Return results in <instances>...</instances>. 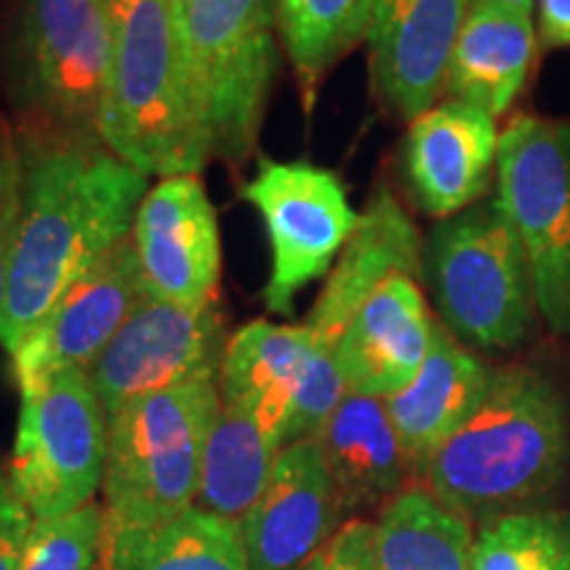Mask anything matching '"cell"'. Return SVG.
I'll use <instances>...</instances> for the list:
<instances>
[{"label": "cell", "mask_w": 570, "mask_h": 570, "mask_svg": "<svg viewBox=\"0 0 570 570\" xmlns=\"http://www.w3.org/2000/svg\"><path fill=\"white\" fill-rule=\"evenodd\" d=\"M21 204L0 346L17 352L63 291L132 233L148 175L101 138L21 132Z\"/></svg>", "instance_id": "1"}, {"label": "cell", "mask_w": 570, "mask_h": 570, "mask_svg": "<svg viewBox=\"0 0 570 570\" xmlns=\"http://www.w3.org/2000/svg\"><path fill=\"white\" fill-rule=\"evenodd\" d=\"M570 468V407L560 383L531 362L494 367L487 396L439 449L423 487L473 525L541 510Z\"/></svg>", "instance_id": "2"}, {"label": "cell", "mask_w": 570, "mask_h": 570, "mask_svg": "<svg viewBox=\"0 0 570 570\" xmlns=\"http://www.w3.org/2000/svg\"><path fill=\"white\" fill-rule=\"evenodd\" d=\"M111 69L101 140L148 177L198 175L212 161L177 0H101Z\"/></svg>", "instance_id": "3"}, {"label": "cell", "mask_w": 570, "mask_h": 570, "mask_svg": "<svg viewBox=\"0 0 570 570\" xmlns=\"http://www.w3.org/2000/svg\"><path fill=\"white\" fill-rule=\"evenodd\" d=\"M111 32L101 0H13L0 77L17 130L101 138Z\"/></svg>", "instance_id": "4"}, {"label": "cell", "mask_w": 570, "mask_h": 570, "mask_svg": "<svg viewBox=\"0 0 570 570\" xmlns=\"http://www.w3.org/2000/svg\"><path fill=\"white\" fill-rule=\"evenodd\" d=\"M420 281L439 323L473 352H515L537 333L529 256L494 196L433 225Z\"/></svg>", "instance_id": "5"}, {"label": "cell", "mask_w": 570, "mask_h": 570, "mask_svg": "<svg viewBox=\"0 0 570 570\" xmlns=\"http://www.w3.org/2000/svg\"><path fill=\"white\" fill-rule=\"evenodd\" d=\"M219 407V381H198L130 399L111 412L101 489L109 533L154 529L194 508Z\"/></svg>", "instance_id": "6"}, {"label": "cell", "mask_w": 570, "mask_h": 570, "mask_svg": "<svg viewBox=\"0 0 570 570\" xmlns=\"http://www.w3.org/2000/svg\"><path fill=\"white\" fill-rule=\"evenodd\" d=\"M212 159L256 151L277 71V0H177Z\"/></svg>", "instance_id": "7"}, {"label": "cell", "mask_w": 570, "mask_h": 570, "mask_svg": "<svg viewBox=\"0 0 570 570\" xmlns=\"http://www.w3.org/2000/svg\"><path fill=\"white\" fill-rule=\"evenodd\" d=\"M494 198L529 256L539 317L570 341V119H510L499 135Z\"/></svg>", "instance_id": "8"}, {"label": "cell", "mask_w": 570, "mask_h": 570, "mask_svg": "<svg viewBox=\"0 0 570 570\" xmlns=\"http://www.w3.org/2000/svg\"><path fill=\"white\" fill-rule=\"evenodd\" d=\"M109 458V412L88 373H63L21 394L9 475L35 518L96 502Z\"/></svg>", "instance_id": "9"}, {"label": "cell", "mask_w": 570, "mask_h": 570, "mask_svg": "<svg viewBox=\"0 0 570 570\" xmlns=\"http://www.w3.org/2000/svg\"><path fill=\"white\" fill-rule=\"evenodd\" d=\"M219 394L288 446L323 433L344 402L346 383L333 346L309 327L254 320L227 341Z\"/></svg>", "instance_id": "10"}, {"label": "cell", "mask_w": 570, "mask_h": 570, "mask_svg": "<svg viewBox=\"0 0 570 570\" xmlns=\"http://www.w3.org/2000/svg\"><path fill=\"white\" fill-rule=\"evenodd\" d=\"M244 198L259 212L273 254L262 298L275 315H291L298 291L331 275L360 212L338 175L309 161L262 159Z\"/></svg>", "instance_id": "11"}, {"label": "cell", "mask_w": 570, "mask_h": 570, "mask_svg": "<svg viewBox=\"0 0 570 570\" xmlns=\"http://www.w3.org/2000/svg\"><path fill=\"white\" fill-rule=\"evenodd\" d=\"M219 298L177 306L148 296L88 370L106 412L130 399L198 381H219L227 352Z\"/></svg>", "instance_id": "12"}, {"label": "cell", "mask_w": 570, "mask_h": 570, "mask_svg": "<svg viewBox=\"0 0 570 570\" xmlns=\"http://www.w3.org/2000/svg\"><path fill=\"white\" fill-rule=\"evenodd\" d=\"M146 298L138 254L127 235L56 298L11 354L19 396L56 375L88 373Z\"/></svg>", "instance_id": "13"}, {"label": "cell", "mask_w": 570, "mask_h": 570, "mask_svg": "<svg viewBox=\"0 0 570 570\" xmlns=\"http://www.w3.org/2000/svg\"><path fill=\"white\" fill-rule=\"evenodd\" d=\"M130 238L148 296L177 306L217 302L223 244L202 177H161L148 188Z\"/></svg>", "instance_id": "14"}, {"label": "cell", "mask_w": 570, "mask_h": 570, "mask_svg": "<svg viewBox=\"0 0 570 570\" xmlns=\"http://www.w3.org/2000/svg\"><path fill=\"white\" fill-rule=\"evenodd\" d=\"M475 0H375L370 77L391 117L415 122L444 96L449 56Z\"/></svg>", "instance_id": "15"}, {"label": "cell", "mask_w": 570, "mask_h": 570, "mask_svg": "<svg viewBox=\"0 0 570 570\" xmlns=\"http://www.w3.org/2000/svg\"><path fill=\"white\" fill-rule=\"evenodd\" d=\"M344 523L320 441H294L281 449L259 499L240 520L248 568L298 570Z\"/></svg>", "instance_id": "16"}, {"label": "cell", "mask_w": 570, "mask_h": 570, "mask_svg": "<svg viewBox=\"0 0 570 570\" xmlns=\"http://www.w3.org/2000/svg\"><path fill=\"white\" fill-rule=\"evenodd\" d=\"M497 119L449 98L410 122L399 154L412 204L433 219L483 202L497 180Z\"/></svg>", "instance_id": "17"}, {"label": "cell", "mask_w": 570, "mask_h": 570, "mask_svg": "<svg viewBox=\"0 0 570 570\" xmlns=\"http://www.w3.org/2000/svg\"><path fill=\"white\" fill-rule=\"evenodd\" d=\"M417 283L412 275L389 277L333 344L348 394L386 399L407 386L423 367L436 317Z\"/></svg>", "instance_id": "18"}, {"label": "cell", "mask_w": 570, "mask_h": 570, "mask_svg": "<svg viewBox=\"0 0 570 570\" xmlns=\"http://www.w3.org/2000/svg\"><path fill=\"white\" fill-rule=\"evenodd\" d=\"M491 375L494 367L473 348L462 346L436 320L423 367L402 391L383 399L412 483H423L439 449L479 410Z\"/></svg>", "instance_id": "19"}, {"label": "cell", "mask_w": 570, "mask_h": 570, "mask_svg": "<svg viewBox=\"0 0 570 570\" xmlns=\"http://www.w3.org/2000/svg\"><path fill=\"white\" fill-rule=\"evenodd\" d=\"M420 269L423 238L417 225L399 204L394 190L386 183H377L304 325L333 346L360 306L389 277L412 275L420 281Z\"/></svg>", "instance_id": "20"}, {"label": "cell", "mask_w": 570, "mask_h": 570, "mask_svg": "<svg viewBox=\"0 0 570 570\" xmlns=\"http://www.w3.org/2000/svg\"><path fill=\"white\" fill-rule=\"evenodd\" d=\"M539 51L531 13L475 0L449 56L444 96L504 117L529 82Z\"/></svg>", "instance_id": "21"}, {"label": "cell", "mask_w": 570, "mask_h": 570, "mask_svg": "<svg viewBox=\"0 0 570 570\" xmlns=\"http://www.w3.org/2000/svg\"><path fill=\"white\" fill-rule=\"evenodd\" d=\"M344 518L381 512L412 487V475L391 425L386 402L348 394L317 436Z\"/></svg>", "instance_id": "22"}, {"label": "cell", "mask_w": 570, "mask_h": 570, "mask_svg": "<svg viewBox=\"0 0 570 570\" xmlns=\"http://www.w3.org/2000/svg\"><path fill=\"white\" fill-rule=\"evenodd\" d=\"M104 570H252L240 523L190 508L142 531L109 533Z\"/></svg>", "instance_id": "23"}, {"label": "cell", "mask_w": 570, "mask_h": 570, "mask_svg": "<svg viewBox=\"0 0 570 570\" xmlns=\"http://www.w3.org/2000/svg\"><path fill=\"white\" fill-rule=\"evenodd\" d=\"M473 523L412 483L377 512V570H470Z\"/></svg>", "instance_id": "24"}, {"label": "cell", "mask_w": 570, "mask_h": 570, "mask_svg": "<svg viewBox=\"0 0 570 570\" xmlns=\"http://www.w3.org/2000/svg\"><path fill=\"white\" fill-rule=\"evenodd\" d=\"M281 449L246 410L223 402L204 449L194 508L240 523L265 489Z\"/></svg>", "instance_id": "25"}, {"label": "cell", "mask_w": 570, "mask_h": 570, "mask_svg": "<svg viewBox=\"0 0 570 570\" xmlns=\"http://www.w3.org/2000/svg\"><path fill=\"white\" fill-rule=\"evenodd\" d=\"M375 0H277V30L306 98L367 40Z\"/></svg>", "instance_id": "26"}, {"label": "cell", "mask_w": 570, "mask_h": 570, "mask_svg": "<svg viewBox=\"0 0 570 570\" xmlns=\"http://www.w3.org/2000/svg\"><path fill=\"white\" fill-rule=\"evenodd\" d=\"M470 570H570V515L520 510L479 525Z\"/></svg>", "instance_id": "27"}, {"label": "cell", "mask_w": 570, "mask_h": 570, "mask_svg": "<svg viewBox=\"0 0 570 570\" xmlns=\"http://www.w3.org/2000/svg\"><path fill=\"white\" fill-rule=\"evenodd\" d=\"M109 518L104 502L59 518H35L19 570H104Z\"/></svg>", "instance_id": "28"}, {"label": "cell", "mask_w": 570, "mask_h": 570, "mask_svg": "<svg viewBox=\"0 0 570 570\" xmlns=\"http://www.w3.org/2000/svg\"><path fill=\"white\" fill-rule=\"evenodd\" d=\"M21 204V142L19 130L11 119L0 114V323H3L6 285L17 240Z\"/></svg>", "instance_id": "29"}, {"label": "cell", "mask_w": 570, "mask_h": 570, "mask_svg": "<svg viewBox=\"0 0 570 570\" xmlns=\"http://www.w3.org/2000/svg\"><path fill=\"white\" fill-rule=\"evenodd\" d=\"M298 570H377L375 520L352 518Z\"/></svg>", "instance_id": "30"}, {"label": "cell", "mask_w": 570, "mask_h": 570, "mask_svg": "<svg viewBox=\"0 0 570 570\" xmlns=\"http://www.w3.org/2000/svg\"><path fill=\"white\" fill-rule=\"evenodd\" d=\"M35 525L32 510L13 487L9 468L0 470V570H19Z\"/></svg>", "instance_id": "31"}, {"label": "cell", "mask_w": 570, "mask_h": 570, "mask_svg": "<svg viewBox=\"0 0 570 570\" xmlns=\"http://www.w3.org/2000/svg\"><path fill=\"white\" fill-rule=\"evenodd\" d=\"M537 38L541 51L570 48V0H537Z\"/></svg>", "instance_id": "32"}, {"label": "cell", "mask_w": 570, "mask_h": 570, "mask_svg": "<svg viewBox=\"0 0 570 570\" xmlns=\"http://www.w3.org/2000/svg\"><path fill=\"white\" fill-rule=\"evenodd\" d=\"M491 3H502L520 13H533V9H537V0H491Z\"/></svg>", "instance_id": "33"}]
</instances>
